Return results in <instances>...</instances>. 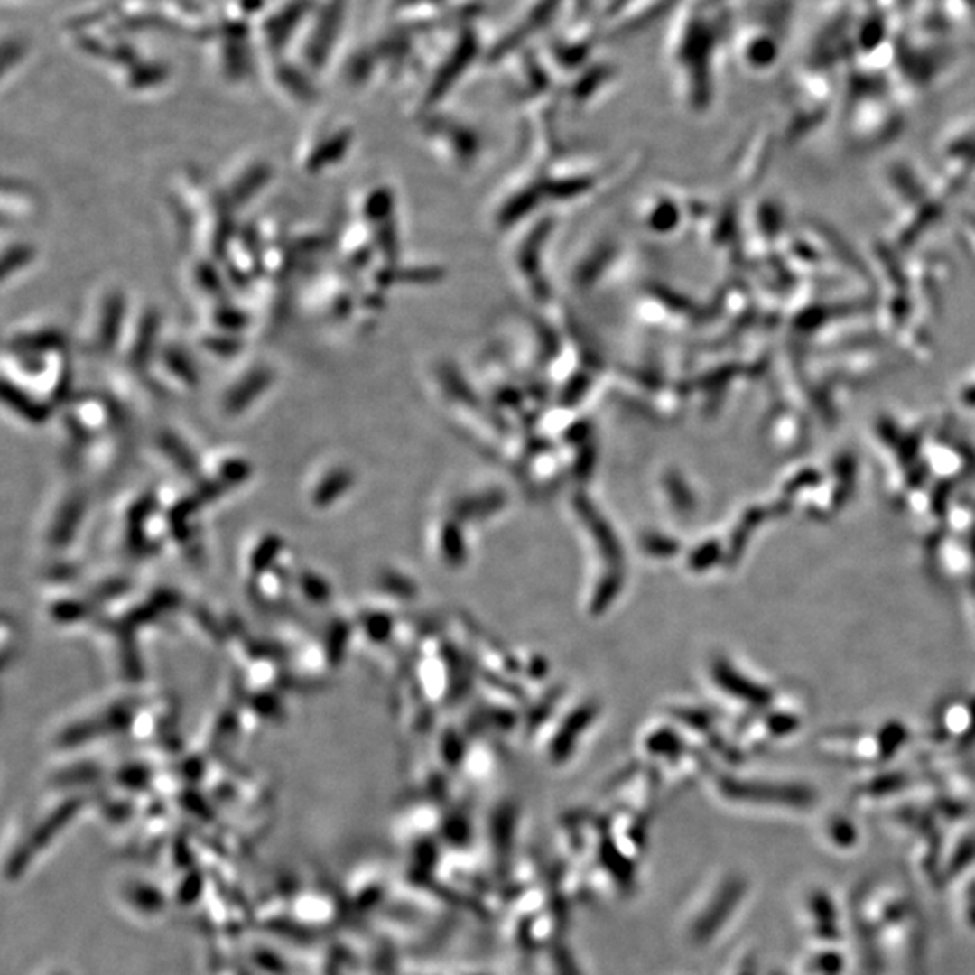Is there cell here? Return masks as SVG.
Returning <instances> with one entry per match:
<instances>
[{
    "mask_svg": "<svg viewBox=\"0 0 975 975\" xmlns=\"http://www.w3.org/2000/svg\"><path fill=\"white\" fill-rule=\"evenodd\" d=\"M271 379H273V374L269 370H265V368H256L251 374H247L226 395L228 397L226 399L228 410H238V408L247 406L255 399V395L262 394L271 385Z\"/></svg>",
    "mask_w": 975,
    "mask_h": 975,
    "instance_id": "6da1fadb",
    "label": "cell"
},
{
    "mask_svg": "<svg viewBox=\"0 0 975 975\" xmlns=\"http://www.w3.org/2000/svg\"><path fill=\"white\" fill-rule=\"evenodd\" d=\"M32 255H34L32 249L29 246H23V244H16V246L9 247L4 253V276H7L9 273L18 271L22 265L31 262Z\"/></svg>",
    "mask_w": 975,
    "mask_h": 975,
    "instance_id": "ba28073f",
    "label": "cell"
},
{
    "mask_svg": "<svg viewBox=\"0 0 975 975\" xmlns=\"http://www.w3.org/2000/svg\"><path fill=\"white\" fill-rule=\"evenodd\" d=\"M601 861L605 865V868L610 870L612 878L621 883V885H630L632 879H634V874H632V867L628 865V861L625 858L619 859L618 852L610 847H603L601 849Z\"/></svg>",
    "mask_w": 975,
    "mask_h": 975,
    "instance_id": "8992f818",
    "label": "cell"
},
{
    "mask_svg": "<svg viewBox=\"0 0 975 975\" xmlns=\"http://www.w3.org/2000/svg\"><path fill=\"white\" fill-rule=\"evenodd\" d=\"M166 365L184 381L188 383H193L197 377H195V372H193V365L190 363V359H186L181 352L173 350V352H168L166 354Z\"/></svg>",
    "mask_w": 975,
    "mask_h": 975,
    "instance_id": "9c48e42d",
    "label": "cell"
},
{
    "mask_svg": "<svg viewBox=\"0 0 975 975\" xmlns=\"http://www.w3.org/2000/svg\"><path fill=\"white\" fill-rule=\"evenodd\" d=\"M269 173H271V172H269L267 166H256V168L249 170L247 175H244V177L240 179V182L235 184L233 195H231L233 200H235L237 204L249 200V199H251V197H253V195L267 182Z\"/></svg>",
    "mask_w": 975,
    "mask_h": 975,
    "instance_id": "277c9868",
    "label": "cell"
},
{
    "mask_svg": "<svg viewBox=\"0 0 975 975\" xmlns=\"http://www.w3.org/2000/svg\"><path fill=\"white\" fill-rule=\"evenodd\" d=\"M123 311H125L123 296L121 294H110V298L107 300V303L103 307V320H101V325H99V343L101 345L112 347V343L116 341V338L119 334V329H121V321H123Z\"/></svg>",
    "mask_w": 975,
    "mask_h": 975,
    "instance_id": "3957f363",
    "label": "cell"
},
{
    "mask_svg": "<svg viewBox=\"0 0 975 975\" xmlns=\"http://www.w3.org/2000/svg\"><path fill=\"white\" fill-rule=\"evenodd\" d=\"M60 345H61V336H60V332H54V330L25 334V336L16 338V341H13V347H16L23 354H27V352L29 354L31 352H43V350L56 348Z\"/></svg>",
    "mask_w": 975,
    "mask_h": 975,
    "instance_id": "5b68a950",
    "label": "cell"
},
{
    "mask_svg": "<svg viewBox=\"0 0 975 975\" xmlns=\"http://www.w3.org/2000/svg\"><path fill=\"white\" fill-rule=\"evenodd\" d=\"M345 150V139H336L332 143H327L320 152L316 150V153H312L307 161V170L309 172H320L323 168H327V164L330 162H336L341 153Z\"/></svg>",
    "mask_w": 975,
    "mask_h": 975,
    "instance_id": "52a82bcc",
    "label": "cell"
},
{
    "mask_svg": "<svg viewBox=\"0 0 975 975\" xmlns=\"http://www.w3.org/2000/svg\"><path fill=\"white\" fill-rule=\"evenodd\" d=\"M2 395L13 410H16L22 417L29 421H45L49 415V410L43 403L36 401L32 395H29L25 390L13 385L11 381H4Z\"/></svg>",
    "mask_w": 975,
    "mask_h": 975,
    "instance_id": "7a4b0ae2",
    "label": "cell"
}]
</instances>
